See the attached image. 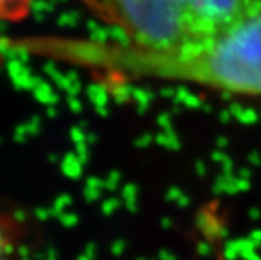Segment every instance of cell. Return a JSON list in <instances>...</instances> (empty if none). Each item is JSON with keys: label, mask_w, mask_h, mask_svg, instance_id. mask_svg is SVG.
<instances>
[{"label": "cell", "mask_w": 261, "mask_h": 260, "mask_svg": "<svg viewBox=\"0 0 261 260\" xmlns=\"http://www.w3.org/2000/svg\"><path fill=\"white\" fill-rule=\"evenodd\" d=\"M33 0H0V23H19L32 11Z\"/></svg>", "instance_id": "3"}, {"label": "cell", "mask_w": 261, "mask_h": 260, "mask_svg": "<svg viewBox=\"0 0 261 260\" xmlns=\"http://www.w3.org/2000/svg\"><path fill=\"white\" fill-rule=\"evenodd\" d=\"M119 35L142 47H166L218 35L261 10V0H80Z\"/></svg>", "instance_id": "2"}, {"label": "cell", "mask_w": 261, "mask_h": 260, "mask_svg": "<svg viewBox=\"0 0 261 260\" xmlns=\"http://www.w3.org/2000/svg\"><path fill=\"white\" fill-rule=\"evenodd\" d=\"M44 52L105 79L174 82L261 98V10L218 35L175 45L75 39L55 41Z\"/></svg>", "instance_id": "1"}]
</instances>
